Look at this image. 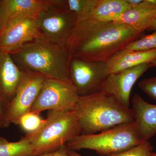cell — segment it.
<instances>
[{
  "label": "cell",
  "mask_w": 156,
  "mask_h": 156,
  "mask_svg": "<svg viewBox=\"0 0 156 156\" xmlns=\"http://www.w3.org/2000/svg\"><path fill=\"white\" fill-rule=\"evenodd\" d=\"M156 59V49L138 51L124 48L106 62L107 68L110 74L140 65L151 63Z\"/></svg>",
  "instance_id": "cell-15"
},
{
  "label": "cell",
  "mask_w": 156,
  "mask_h": 156,
  "mask_svg": "<svg viewBox=\"0 0 156 156\" xmlns=\"http://www.w3.org/2000/svg\"><path fill=\"white\" fill-rule=\"evenodd\" d=\"M6 109L7 108L0 99V128L9 126L6 119Z\"/></svg>",
  "instance_id": "cell-25"
},
{
  "label": "cell",
  "mask_w": 156,
  "mask_h": 156,
  "mask_svg": "<svg viewBox=\"0 0 156 156\" xmlns=\"http://www.w3.org/2000/svg\"><path fill=\"white\" fill-rule=\"evenodd\" d=\"M126 49L138 51L156 49V31L150 34L137 39L126 45Z\"/></svg>",
  "instance_id": "cell-21"
},
{
  "label": "cell",
  "mask_w": 156,
  "mask_h": 156,
  "mask_svg": "<svg viewBox=\"0 0 156 156\" xmlns=\"http://www.w3.org/2000/svg\"><path fill=\"white\" fill-rule=\"evenodd\" d=\"M134 123L142 141H147L156 134V105L145 101L137 94L132 99Z\"/></svg>",
  "instance_id": "cell-13"
},
{
  "label": "cell",
  "mask_w": 156,
  "mask_h": 156,
  "mask_svg": "<svg viewBox=\"0 0 156 156\" xmlns=\"http://www.w3.org/2000/svg\"><path fill=\"white\" fill-rule=\"evenodd\" d=\"M44 1V6L37 17L41 37L51 42L66 44L76 23L77 16Z\"/></svg>",
  "instance_id": "cell-7"
},
{
  "label": "cell",
  "mask_w": 156,
  "mask_h": 156,
  "mask_svg": "<svg viewBox=\"0 0 156 156\" xmlns=\"http://www.w3.org/2000/svg\"><path fill=\"white\" fill-rule=\"evenodd\" d=\"M109 75L105 62L87 61L76 58H71L69 80L75 87L80 96L101 91Z\"/></svg>",
  "instance_id": "cell-9"
},
{
  "label": "cell",
  "mask_w": 156,
  "mask_h": 156,
  "mask_svg": "<svg viewBox=\"0 0 156 156\" xmlns=\"http://www.w3.org/2000/svg\"><path fill=\"white\" fill-rule=\"evenodd\" d=\"M21 69L22 76L16 93L6 109L9 126L11 124L18 125L21 116L30 112L46 79L38 73Z\"/></svg>",
  "instance_id": "cell-8"
},
{
  "label": "cell",
  "mask_w": 156,
  "mask_h": 156,
  "mask_svg": "<svg viewBox=\"0 0 156 156\" xmlns=\"http://www.w3.org/2000/svg\"><path fill=\"white\" fill-rule=\"evenodd\" d=\"M68 151L69 149L66 147V144L54 151L43 154L40 155L34 156H69L68 154Z\"/></svg>",
  "instance_id": "cell-26"
},
{
  "label": "cell",
  "mask_w": 156,
  "mask_h": 156,
  "mask_svg": "<svg viewBox=\"0 0 156 156\" xmlns=\"http://www.w3.org/2000/svg\"><path fill=\"white\" fill-rule=\"evenodd\" d=\"M152 156H156V152H153L152 153Z\"/></svg>",
  "instance_id": "cell-30"
},
{
  "label": "cell",
  "mask_w": 156,
  "mask_h": 156,
  "mask_svg": "<svg viewBox=\"0 0 156 156\" xmlns=\"http://www.w3.org/2000/svg\"><path fill=\"white\" fill-rule=\"evenodd\" d=\"M30 142L24 136L16 142H10L0 136V156H34Z\"/></svg>",
  "instance_id": "cell-19"
},
{
  "label": "cell",
  "mask_w": 156,
  "mask_h": 156,
  "mask_svg": "<svg viewBox=\"0 0 156 156\" xmlns=\"http://www.w3.org/2000/svg\"><path fill=\"white\" fill-rule=\"evenodd\" d=\"M148 30H153L154 31H156V17L155 18L154 20L152 25L151 26V27Z\"/></svg>",
  "instance_id": "cell-28"
},
{
  "label": "cell",
  "mask_w": 156,
  "mask_h": 156,
  "mask_svg": "<svg viewBox=\"0 0 156 156\" xmlns=\"http://www.w3.org/2000/svg\"><path fill=\"white\" fill-rule=\"evenodd\" d=\"M73 110L77 118L81 134H96L134 122L131 108L121 105L102 91L80 96Z\"/></svg>",
  "instance_id": "cell-3"
},
{
  "label": "cell",
  "mask_w": 156,
  "mask_h": 156,
  "mask_svg": "<svg viewBox=\"0 0 156 156\" xmlns=\"http://www.w3.org/2000/svg\"><path fill=\"white\" fill-rule=\"evenodd\" d=\"M45 122V119H42L40 114L30 112L21 116L18 125L27 134H30L38 130Z\"/></svg>",
  "instance_id": "cell-20"
},
{
  "label": "cell",
  "mask_w": 156,
  "mask_h": 156,
  "mask_svg": "<svg viewBox=\"0 0 156 156\" xmlns=\"http://www.w3.org/2000/svg\"><path fill=\"white\" fill-rule=\"evenodd\" d=\"M41 36L37 17L14 18L0 30V51L11 54Z\"/></svg>",
  "instance_id": "cell-10"
},
{
  "label": "cell",
  "mask_w": 156,
  "mask_h": 156,
  "mask_svg": "<svg viewBox=\"0 0 156 156\" xmlns=\"http://www.w3.org/2000/svg\"><path fill=\"white\" fill-rule=\"evenodd\" d=\"M134 122L116 126L100 133L80 134L66 144L69 150L89 149L99 155L119 153L142 142Z\"/></svg>",
  "instance_id": "cell-5"
},
{
  "label": "cell",
  "mask_w": 156,
  "mask_h": 156,
  "mask_svg": "<svg viewBox=\"0 0 156 156\" xmlns=\"http://www.w3.org/2000/svg\"><path fill=\"white\" fill-rule=\"evenodd\" d=\"M150 68V63H144L110 74L101 91L113 98L121 105L129 108L130 95L133 86Z\"/></svg>",
  "instance_id": "cell-11"
},
{
  "label": "cell",
  "mask_w": 156,
  "mask_h": 156,
  "mask_svg": "<svg viewBox=\"0 0 156 156\" xmlns=\"http://www.w3.org/2000/svg\"><path fill=\"white\" fill-rule=\"evenodd\" d=\"M81 134L73 110L49 111L43 126L24 136L30 142L34 156H38L57 150Z\"/></svg>",
  "instance_id": "cell-4"
},
{
  "label": "cell",
  "mask_w": 156,
  "mask_h": 156,
  "mask_svg": "<svg viewBox=\"0 0 156 156\" xmlns=\"http://www.w3.org/2000/svg\"><path fill=\"white\" fill-rule=\"evenodd\" d=\"M75 87L69 80L47 79L30 112L40 114L44 111H72L79 100Z\"/></svg>",
  "instance_id": "cell-6"
},
{
  "label": "cell",
  "mask_w": 156,
  "mask_h": 156,
  "mask_svg": "<svg viewBox=\"0 0 156 156\" xmlns=\"http://www.w3.org/2000/svg\"><path fill=\"white\" fill-rule=\"evenodd\" d=\"M22 75L11 54L0 51V99L6 108L14 97Z\"/></svg>",
  "instance_id": "cell-12"
},
{
  "label": "cell",
  "mask_w": 156,
  "mask_h": 156,
  "mask_svg": "<svg viewBox=\"0 0 156 156\" xmlns=\"http://www.w3.org/2000/svg\"><path fill=\"white\" fill-rule=\"evenodd\" d=\"M153 152L152 146L149 140H147L128 150L108 156H152Z\"/></svg>",
  "instance_id": "cell-22"
},
{
  "label": "cell",
  "mask_w": 156,
  "mask_h": 156,
  "mask_svg": "<svg viewBox=\"0 0 156 156\" xmlns=\"http://www.w3.org/2000/svg\"><path fill=\"white\" fill-rule=\"evenodd\" d=\"M138 87L149 97L156 100V76L141 80L138 83Z\"/></svg>",
  "instance_id": "cell-23"
},
{
  "label": "cell",
  "mask_w": 156,
  "mask_h": 156,
  "mask_svg": "<svg viewBox=\"0 0 156 156\" xmlns=\"http://www.w3.org/2000/svg\"><path fill=\"white\" fill-rule=\"evenodd\" d=\"M68 154L69 156H83L80 154L76 152V151L69 150L68 151Z\"/></svg>",
  "instance_id": "cell-27"
},
{
  "label": "cell",
  "mask_w": 156,
  "mask_h": 156,
  "mask_svg": "<svg viewBox=\"0 0 156 156\" xmlns=\"http://www.w3.org/2000/svg\"><path fill=\"white\" fill-rule=\"evenodd\" d=\"M156 17V9L131 8L113 22L128 26L142 34L144 30L149 29Z\"/></svg>",
  "instance_id": "cell-17"
},
{
  "label": "cell",
  "mask_w": 156,
  "mask_h": 156,
  "mask_svg": "<svg viewBox=\"0 0 156 156\" xmlns=\"http://www.w3.org/2000/svg\"><path fill=\"white\" fill-rule=\"evenodd\" d=\"M131 8L156 9V0H126Z\"/></svg>",
  "instance_id": "cell-24"
},
{
  "label": "cell",
  "mask_w": 156,
  "mask_h": 156,
  "mask_svg": "<svg viewBox=\"0 0 156 156\" xmlns=\"http://www.w3.org/2000/svg\"><path fill=\"white\" fill-rule=\"evenodd\" d=\"M141 35L125 24L87 17L78 20L66 45L71 58L106 63Z\"/></svg>",
  "instance_id": "cell-1"
},
{
  "label": "cell",
  "mask_w": 156,
  "mask_h": 156,
  "mask_svg": "<svg viewBox=\"0 0 156 156\" xmlns=\"http://www.w3.org/2000/svg\"><path fill=\"white\" fill-rule=\"evenodd\" d=\"M44 6V0H0V30L14 18L37 17Z\"/></svg>",
  "instance_id": "cell-14"
},
{
  "label": "cell",
  "mask_w": 156,
  "mask_h": 156,
  "mask_svg": "<svg viewBox=\"0 0 156 156\" xmlns=\"http://www.w3.org/2000/svg\"><path fill=\"white\" fill-rule=\"evenodd\" d=\"M10 54L20 69L38 73L47 79L69 80L71 57L66 44L51 42L41 36Z\"/></svg>",
  "instance_id": "cell-2"
},
{
  "label": "cell",
  "mask_w": 156,
  "mask_h": 156,
  "mask_svg": "<svg viewBox=\"0 0 156 156\" xmlns=\"http://www.w3.org/2000/svg\"><path fill=\"white\" fill-rule=\"evenodd\" d=\"M151 67H156V59L150 63Z\"/></svg>",
  "instance_id": "cell-29"
},
{
  "label": "cell",
  "mask_w": 156,
  "mask_h": 156,
  "mask_svg": "<svg viewBox=\"0 0 156 156\" xmlns=\"http://www.w3.org/2000/svg\"><path fill=\"white\" fill-rule=\"evenodd\" d=\"M98 0H45L49 5L68 10L76 14L78 19L87 16Z\"/></svg>",
  "instance_id": "cell-18"
},
{
  "label": "cell",
  "mask_w": 156,
  "mask_h": 156,
  "mask_svg": "<svg viewBox=\"0 0 156 156\" xmlns=\"http://www.w3.org/2000/svg\"><path fill=\"white\" fill-rule=\"evenodd\" d=\"M131 8L126 0H98L90 13L83 18L89 17L101 22H113Z\"/></svg>",
  "instance_id": "cell-16"
}]
</instances>
